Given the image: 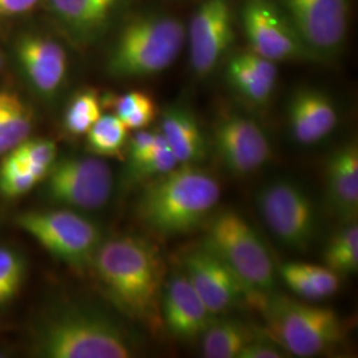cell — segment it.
<instances>
[{"mask_svg": "<svg viewBox=\"0 0 358 358\" xmlns=\"http://www.w3.org/2000/svg\"><path fill=\"white\" fill-rule=\"evenodd\" d=\"M178 161L174 153L170 150L165 137L159 131L157 146L152 154L140 162L137 166L131 167V174L137 179L157 178L167 171L178 166Z\"/></svg>", "mask_w": 358, "mask_h": 358, "instance_id": "31", "label": "cell"}, {"mask_svg": "<svg viewBox=\"0 0 358 358\" xmlns=\"http://www.w3.org/2000/svg\"><path fill=\"white\" fill-rule=\"evenodd\" d=\"M40 179L28 169L26 162L10 152L0 165V192L7 198H17L29 192Z\"/></svg>", "mask_w": 358, "mask_h": 358, "instance_id": "29", "label": "cell"}, {"mask_svg": "<svg viewBox=\"0 0 358 358\" xmlns=\"http://www.w3.org/2000/svg\"><path fill=\"white\" fill-rule=\"evenodd\" d=\"M128 130L117 115H101L87 133L90 150L106 157L120 153L127 141Z\"/></svg>", "mask_w": 358, "mask_h": 358, "instance_id": "26", "label": "cell"}, {"mask_svg": "<svg viewBox=\"0 0 358 358\" xmlns=\"http://www.w3.org/2000/svg\"><path fill=\"white\" fill-rule=\"evenodd\" d=\"M219 199L217 179L185 164L149 180L137 203V217L155 234L174 236L202 224Z\"/></svg>", "mask_w": 358, "mask_h": 358, "instance_id": "2", "label": "cell"}, {"mask_svg": "<svg viewBox=\"0 0 358 358\" xmlns=\"http://www.w3.org/2000/svg\"><path fill=\"white\" fill-rule=\"evenodd\" d=\"M11 152L20 157L26 162L28 169L40 180H43L50 167L56 161L57 146L55 142L47 138H27L26 141L17 145Z\"/></svg>", "mask_w": 358, "mask_h": 358, "instance_id": "30", "label": "cell"}, {"mask_svg": "<svg viewBox=\"0 0 358 358\" xmlns=\"http://www.w3.org/2000/svg\"><path fill=\"white\" fill-rule=\"evenodd\" d=\"M239 56L243 60L245 64L248 65L257 76L260 77L264 83L269 84L271 87H276L278 83V76H279V71L275 62L269 60L267 57H263L260 55H257L251 50H244L239 51Z\"/></svg>", "mask_w": 358, "mask_h": 358, "instance_id": "33", "label": "cell"}, {"mask_svg": "<svg viewBox=\"0 0 358 358\" xmlns=\"http://www.w3.org/2000/svg\"><path fill=\"white\" fill-rule=\"evenodd\" d=\"M128 0H47V8L77 44L97 40Z\"/></svg>", "mask_w": 358, "mask_h": 358, "instance_id": "16", "label": "cell"}, {"mask_svg": "<svg viewBox=\"0 0 358 358\" xmlns=\"http://www.w3.org/2000/svg\"><path fill=\"white\" fill-rule=\"evenodd\" d=\"M203 245L234 271L254 299L273 294L276 272L272 257L262 238L242 215L224 210L213 217Z\"/></svg>", "mask_w": 358, "mask_h": 358, "instance_id": "6", "label": "cell"}, {"mask_svg": "<svg viewBox=\"0 0 358 358\" xmlns=\"http://www.w3.org/2000/svg\"><path fill=\"white\" fill-rule=\"evenodd\" d=\"M226 78L231 88L247 101L264 105L272 97L275 88L264 83L255 72L244 63L239 53L231 55L226 65Z\"/></svg>", "mask_w": 358, "mask_h": 358, "instance_id": "24", "label": "cell"}, {"mask_svg": "<svg viewBox=\"0 0 358 358\" xmlns=\"http://www.w3.org/2000/svg\"><path fill=\"white\" fill-rule=\"evenodd\" d=\"M26 259L17 251L0 245V308L10 304L24 282Z\"/></svg>", "mask_w": 358, "mask_h": 358, "instance_id": "28", "label": "cell"}, {"mask_svg": "<svg viewBox=\"0 0 358 358\" xmlns=\"http://www.w3.org/2000/svg\"><path fill=\"white\" fill-rule=\"evenodd\" d=\"M161 133L179 165H196L207 154L205 136L192 110L183 105H170L162 113Z\"/></svg>", "mask_w": 358, "mask_h": 358, "instance_id": "20", "label": "cell"}, {"mask_svg": "<svg viewBox=\"0 0 358 358\" xmlns=\"http://www.w3.org/2000/svg\"><path fill=\"white\" fill-rule=\"evenodd\" d=\"M234 38L232 0H203L186 26L192 73L199 78L210 76L230 52Z\"/></svg>", "mask_w": 358, "mask_h": 358, "instance_id": "12", "label": "cell"}, {"mask_svg": "<svg viewBox=\"0 0 358 358\" xmlns=\"http://www.w3.org/2000/svg\"><path fill=\"white\" fill-rule=\"evenodd\" d=\"M280 346L273 345L268 341L252 338L247 345L244 346L238 355V358H282L288 355Z\"/></svg>", "mask_w": 358, "mask_h": 358, "instance_id": "35", "label": "cell"}, {"mask_svg": "<svg viewBox=\"0 0 358 358\" xmlns=\"http://www.w3.org/2000/svg\"><path fill=\"white\" fill-rule=\"evenodd\" d=\"M327 201L344 224L357 222L358 145L350 141L333 152L325 169Z\"/></svg>", "mask_w": 358, "mask_h": 358, "instance_id": "19", "label": "cell"}, {"mask_svg": "<svg viewBox=\"0 0 358 358\" xmlns=\"http://www.w3.org/2000/svg\"><path fill=\"white\" fill-rule=\"evenodd\" d=\"M40 0H0V16L11 17L35 8Z\"/></svg>", "mask_w": 358, "mask_h": 358, "instance_id": "36", "label": "cell"}, {"mask_svg": "<svg viewBox=\"0 0 358 358\" xmlns=\"http://www.w3.org/2000/svg\"><path fill=\"white\" fill-rule=\"evenodd\" d=\"M161 316L169 332L179 338L198 337L213 322V315L185 273L169 278L161 296Z\"/></svg>", "mask_w": 358, "mask_h": 358, "instance_id": "17", "label": "cell"}, {"mask_svg": "<svg viewBox=\"0 0 358 358\" xmlns=\"http://www.w3.org/2000/svg\"><path fill=\"white\" fill-rule=\"evenodd\" d=\"M183 273L213 316L254 299L243 282L205 245L183 256Z\"/></svg>", "mask_w": 358, "mask_h": 358, "instance_id": "14", "label": "cell"}, {"mask_svg": "<svg viewBox=\"0 0 358 358\" xmlns=\"http://www.w3.org/2000/svg\"><path fill=\"white\" fill-rule=\"evenodd\" d=\"M309 51L324 62L337 56L348 36L350 0H276Z\"/></svg>", "mask_w": 358, "mask_h": 358, "instance_id": "10", "label": "cell"}, {"mask_svg": "<svg viewBox=\"0 0 358 358\" xmlns=\"http://www.w3.org/2000/svg\"><path fill=\"white\" fill-rule=\"evenodd\" d=\"M201 336L207 358H238L244 346L255 338L247 325L236 320H213Z\"/></svg>", "mask_w": 358, "mask_h": 358, "instance_id": "22", "label": "cell"}, {"mask_svg": "<svg viewBox=\"0 0 358 358\" xmlns=\"http://www.w3.org/2000/svg\"><path fill=\"white\" fill-rule=\"evenodd\" d=\"M32 352L43 358H129L134 357L136 344L112 317L73 306L57 308L38 321Z\"/></svg>", "mask_w": 358, "mask_h": 358, "instance_id": "3", "label": "cell"}, {"mask_svg": "<svg viewBox=\"0 0 358 358\" xmlns=\"http://www.w3.org/2000/svg\"><path fill=\"white\" fill-rule=\"evenodd\" d=\"M338 115L332 99L319 90L301 88L288 103V122L294 141L313 145L332 133Z\"/></svg>", "mask_w": 358, "mask_h": 358, "instance_id": "18", "label": "cell"}, {"mask_svg": "<svg viewBox=\"0 0 358 358\" xmlns=\"http://www.w3.org/2000/svg\"><path fill=\"white\" fill-rule=\"evenodd\" d=\"M115 115L129 130L148 128L155 118L157 108L152 96L143 92H129L110 100Z\"/></svg>", "mask_w": 358, "mask_h": 358, "instance_id": "25", "label": "cell"}, {"mask_svg": "<svg viewBox=\"0 0 358 358\" xmlns=\"http://www.w3.org/2000/svg\"><path fill=\"white\" fill-rule=\"evenodd\" d=\"M90 264L121 312L149 327L158 322L164 267L153 244L136 236L103 241Z\"/></svg>", "mask_w": 358, "mask_h": 358, "instance_id": "1", "label": "cell"}, {"mask_svg": "<svg viewBox=\"0 0 358 358\" xmlns=\"http://www.w3.org/2000/svg\"><path fill=\"white\" fill-rule=\"evenodd\" d=\"M241 22L248 50L275 63H321L300 40L276 0H243Z\"/></svg>", "mask_w": 358, "mask_h": 358, "instance_id": "9", "label": "cell"}, {"mask_svg": "<svg viewBox=\"0 0 358 358\" xmlns=\"http://www.w3.org/2000/svg\"><path fill=\"white\" fill-rule=\"evenodd\" d=\"M256 202L269 230L287 248L303 252L315 242L317 211L303 186L275 179L259 190Z\"/></svg>", "mask_w": 358, "mask_h": 358, "instance_id": "8", "label": "cell"}, {"mask_svg": "<svg viewBox=\"0 0 358 358\" xmlns=\"http://www.w3.org/2000/svg\"><path fill=\"white\" fill-rule=\"evenodd\" d=\"M44 179L52 201L78 210L101 208L113 190L112 170L99 158L55 161Z\"/></svg>", "mask_w": 358, "mask_h": 358, "instance_id": "11", "label": "cell"}, {"mask_svg": "<svg viewBox=\"0 0 358 358\" xmlns=\"http://www.w3.org/2000/svg\"><path fill=\"white\" fill-rule=\"evenodd\" d=\"M280 276L282 282L288 285V288L294 294L306 299L317 301L321 300L320 292L316 289V287L312 284L308 278L306 269L303 268L301 263H285L280 267Z\"/></svg>", "mask_w": 358, "mask_h": 358, "instance_id": "32", "label": "cell"}, {"mask_svg": "<svg viewBox=\"0 0 358 358\" xmlns=\"http://www.w3.org/2000/svg\"><path fill=\"white\" fill-rule=\"evenodd\" d=\"M16 224L50 254L75 267L90 264L103 243L99 226L71 210L27 211L17 215Z\"/></svg>", "mask_w": 358, "mask_h": 358, "instance_id": "7", "label": "cell"}, {"mask_svg": "<svg viewBox=\"0 0 358 358\" xmlns=\"http://www.w3.org/2000/svg\"><path fill=\"white\" fill-rule=\"evenodd\" d=\"M32 112L11 90H0V155L29 138Z\"/></svg>", "mask_w": 358, "mask_h": 358, "instance_id": "21", "label": "cell"}, {"mask_svg": "<svg viewBox=\"0 0 358 358\" xmlns=\"http://www.w3.org/2000/svg\"><path fill=\"white\" fill-rule=\"evenodd\" d=\"M159 137V131H148V130H136V134L130 140L129 148V157H130V166H137L145 158H148L157 146Z\"/></svg>", "mask_w": 358, "mask_h": 358, "instance_id": "34", "label": "cell"}, {"mask_svg": "<svg viewBox=\"0 0 358 358\" xmlns=\"http://www.w3.org/2000/svg\"><path fill=\"white\" fill-rule=\"evenodd\" d=\"M260 299L269 334L285 353L301 358L320 356L338 345L345 336L344 321L331 308L273 294Z\"/></svg>", "mask_w": 358, "mask_h": 358, "instance_id": "5", "label": "cell"}, {"mask_svg": "<svg viewBox=\"0 0 358 358\" xmlns=\"http://www.w3.org/2000/svg\"><path fill=\"white\" fill-rule=\"evenodd\" d=\"M324 266L332 269L338 276L353 275L358 271L357 222L345 223L343 229L334 232L325 245Z\"/></svg>", "mask_w": 358, "mask_h": 358, "instance_id": "23", "label": "cell"}, {"mask_svg": "<svg viewBox=\"0 0 358 358\" xmlns=\"http://www.w3.org/2000/svg\"><path fill=\"white\" fill-rule=\"evenodd\" d=\"M15 55L28 83L40 96L53 97L62 90L68 73V55L56 40L23 35L16 41Z\"/></svg>", "mask_w": 358, "mask_h": 358, "instance_id": "15", "label": "cell"}, {"mask_svg": "<svg viewBox=\"0 0 358 358\" xmlns=\"http://www.w3.org/2000/svg\"><path fill=\"white\" fill-rule=\"evenodd\" d=\"M186 45V26L174 15L149 11L131 17L117 35L106 69L117 78H143L162 73Z\"/></svg>", "mask_w": 358, "mask_h": 358, "instance_id": "4", "label": "cell"}, {"mask_svg": "<svg viewBox=\"0 0 358 358\" xmlns=\"http://www.w3.org/2000/svg\"><path fill=\"white\" fill-rule=\"evenodd\" d=\"M213 145L222 165L235 177L252 174L271 157V143L263 128L238 112L217 117L213 127Z\"/></svg>", "mask_w": 358, "mask_h": 358, "instance_id": "13", "label": "cell"}, {"mask_svg": "<svg viewBox=\"0 0 358 358\" xmlns=\"http://www.w3.org/2000/svg\"><path fill=\"white\" fill-rule=\"evenodd\" d=\"M103 103L93 90H83L71 100L64 115L66 131L73 136L87 134L103 115Z\"/></svg>", "mask_w": 358, "mask_h": 358, "instance_id": "27", "label": "cell"}]
</instances>
